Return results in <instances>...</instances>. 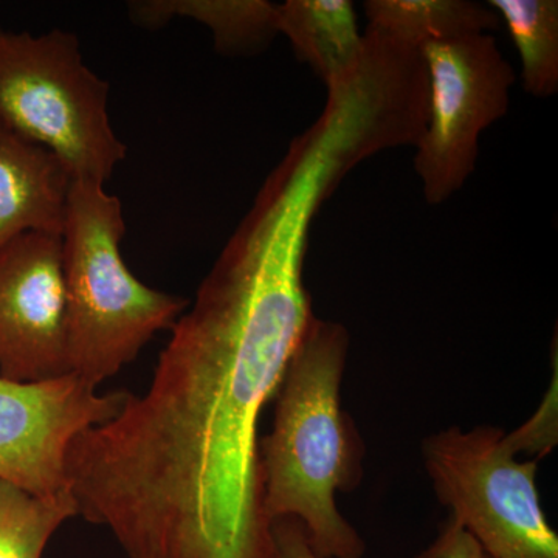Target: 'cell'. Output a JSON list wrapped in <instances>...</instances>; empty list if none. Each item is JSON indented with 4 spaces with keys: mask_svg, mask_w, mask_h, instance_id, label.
Masks as SVG:
<instances>
[{
    "mask_svg": "<svg viewBox=\"0 0 558 558\" xmlns=\"http://www.w3.org/2000/svg\"><path fill=\"white\" fill-rule=\"evenodd\" d=\"M319 208L310 186L266 180L149 388L70 444L78 515L128 558H275L259 418L314 317L304 263Z\"/></svg>",
    "mask_w": 558,
    "mask_h": 558,
    "instance_id": "obj_1",
    "label": "cell"
},
{
    "mask_svg": "<svg viewBox=\"0 0 558 558\" xmlns=\"http://www.w3.org/2000/svg\"><path fill=\"white\" fill-rule=\"evenodd\" d=\"M349 341L341 323L312 317L278 389L274 428L259 442L267 519L300 520L312 548L326 558L366 553L336 502L337 492L359 486L365 454L341 409Z\"/></svg>",
    "mask_w": 558,
    "mask_h": 558,
    "instance_id": "obj_2",
    "label": "cell"
},
{
    "mask_svg": "<svg viewBox=\"0 0 558 558\" xmlns=\"http://www.w3.org/2000/svg\"><path fill=\"white\" fill-rule=\"evenodd\" d=\"M124 233L119 197L101 183L73 180L61 233L69 366L97 388L134 362L156 333L172 329L189 306L132 274L121 256Z\"/></svg>",
    "mask_w": 558,
    "mask_h": 558,
    "instance_id": "obj_3",
    "label": "cell"
},
{
    "mask_svg": "<svg viewBox=\"0 0 558 558\" xmlns=\"http://www.w3.org/2000/svg\"><path fill=\"white\" fill-rule=\"evenodd\" d=\"M109 84L73 33L0 31V123L51 150L73 180L106 182L126 159L108 112Z\"/></svg>",
    "mask_w": 558,
    "mask_h": 558,
    "instance_id": "obj_4",
    "label": "cell"
},
{
    "mask_svg": "<svg viewBox=\"0 0 558 558\" xmlns=\"http://www.w3.org/2000/svg\"><path fill=\"white\" fill-rule=\"evenodd\" d=\"M436 497L492 558H558L539 502L537 461H517L508 433L450 427L422 446Z\"/></svg>",
    "mask_w": 558,
    "mask_h": 558,
    "instance_id": "obj_5",
    "label": "cell"
},
{
    "mask_svg": "<svg viewBox=\"0 0 558 558\" xmlns=\"http://www.w3.org/2000/svg\"><path fill=\"white\" fill-rule=\"evenodd\" d=\"M421 53L428 110L414 146V171L425 202L442 205L475 171L481 134L508 113L515 72L492 33L435 40Z\"/></svg>",
    "mask_w": 558,
    "mask_h": 558,
    "instance_id": "obj_6",
    "label": "cell"
},
{
    "mask_svg": "<svg viewBox=\"0 0 558 558\" xmlns=\"http://www.w3.org/2000/svg\"><path fill=\"white\" fill-rule=\"evenodd\" d=\"M126 398L98 395L75 374L43 381L0 376V481L35 497L70 492V444L116 417Z\"/></svg>",
    "mask_w": 558,
    "mask_h": 558,
    "instance_id": "obj_7",
    "label": "cell"
},
{
    "mask_svg": "<svg viewBox=\"0 0 558 558\" xmlns=\"http://www.w3.org/2000/svg\"><path fill=\"white\" fill-rule=\"evenodd\" d=\"M70 374L61 234H21L0 248V376Z\"/></svg>",
    "mask_w": 558,
    "mask_h": 558,
    "instance_id": "obj_8",
    "label": "cell"
},
{
    "mask_svg": "<svg viewBox=\"0 0 558 558\" xmlns=\"http://www.w3.org/2000/svg\"><path fill=\"white\" fill-rule=\"evenodd\" d=\"M73 175L51 150L0 123V248L21 234H61Z\"/></svg>",
    "mask_w": 558,
    "mask_h": 558,
    "instance_id": "obj_9",
    "label": "cell"
},
{
    "mask_svg": "<svg viewBox=\"0 0 558 558\" xmlns=\"http://www.w3.org/2000/svg\"><path fill=\"white\" fill-rule=\"evenodd\" d=\"M278 31L326 89L344 83L365 51V36L349 0H288L278 5Z\"/></svg>",
    "mask_w": 558,
    "mask_h": 558,
    "instance_id": "obj_10",
    "label": "cell"
},
{
    "mask_svg": "<svg viewBox=\"0 0 558 558\" xmlns=\"http://www.w3.org/2000/svg\"><path fill=\"white\" fill-rule=\"evenodd\" d=\"M130 13L148 28L163 27L174 17L199 22L227 57L259 53L279 35L278 3L269 0H148L131 2Z\"/></svg>",
    "mask_w": 558,
    "mask_h": 558,
    "instance_id": "obj_11",
    "label": "cell"
},
{
    "mask_svg": "<svg viewBox=\"0 0 558 558\" xmlns=\"http://www.w3.org/2000/svg\"><path fill=\"white\" fill-rule=\"evenodd\" d=\"M368 27L421 50L435 40L497 31L501 21L488 5L470 0H368Z\"/></svg>",
    "mask_w": 558,
    "mask_h": 558,
    "instance_id": "obj_12",
    "label": "cell"
},
{
    "mask_svg": "<svg viewBox=\"0 0 558 558\" xmlns=\"http://www.w3.org/2000/svg\"><path fill=\"white\" fill-rule=\"evenodd\" d=\"M508 27L521 61L523 89L535 98L558 92L557 0H490L487 3Z\"/></svg>",
    "mask_w": 558,
    "mask_h": 558,
    "instance_id": "obj_13",
    "label": "cell"
},
{
    "mask_svg": "<svg viewBox=\"0 0 558 558\" xmlns=\"http://www.w3.org/2000/svg\"><path fill=\"white\" fill-rule=\"evenodd\" d=\"M76 515L70 492L35 497L0 481V558H43L54 532Z\"/></svg>",
    "mask_w": 558,
    "mask_h": 558,
    "instance_id": "obj_14",
    "label": "cell"
},
{
    "mask_svg": "<svg viewBox=\"0 0 558 558\" xmlns=\"http://www.w3.org/2000/svg\"><path fill=\"white\" fill-rule=\"evenodd\" d=\"M510 442L515 447L517 453L527 451L545 457L557 444V369H554V381L550 391L543 400L537 413L534 414L523 427L508 433Z\"/></svg>",
    "mask_w": 558,
    "mask_h": 558,
    "instance_id": "obj_15",
    "label": "cell"
},
{
    "mask_svg": "<svg viewBox=\"0 0 558 558\" xmlns=\"http://www.w3.org/2000/svg\"><path fill=\"white\" fill-rule=\"evenodd\" d=\"M414 558H484V550L461 524L449 520L435 543Z\"/></svg>",
    "mask_w": 558,
    "mask_h": 558,
    "instance_id": "obj_16",
    "label": "cell"
},
{
    "mask_svg": "<svg viewBox=\"0 0 558 558\" xmlns=\"http://www.w3.org/2000/svg\"><path fill=\"white\" fill-rule=\"evenodd\" d=\"M275 558H326L315 553L306 527L296 519H279L271 523Z\"/></svg>",
    "mask_w": 558,
    "mask_h": 558,
    "instance_id": "obj_17",
    "label": "cell"
},
{
    "mask_svg": "<svg viewBox=\"0 0 558 558\" xmlns=\"http://www.w3.org/2000/svg\"><path fill=\"white\" fill-rule=\"evenodd\" d=\"M484 558H492V557H487L486 554H484Z\"/></svg>",
    "mask_w": 558,
    "mask_h": 558,
    "instance_id": "obj_18",
    "label": "cell"
}]
</instances>
